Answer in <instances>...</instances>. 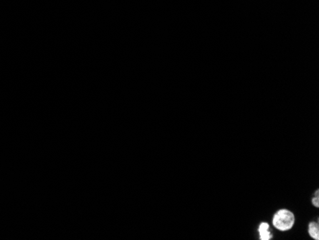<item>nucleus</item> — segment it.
Returning <instances> with one entry per match:
<instances>
[{
  "label": "nucleus",
  "instance_id": "2",
  "mask_svg": "<svg viewBox=\"0 0 319 240\" xmlns=\"http://www.w3.org/2000/svg\"><path fill=\"white\" fill-rule=\"evenodd\" d=\"M258 233L261 240H270L273 239V235L270 232V225L267 222L260 224L258 228Z\"/></svg>",
  "mask_w": 319,
  "mask_h": 240
},
{
  "label": "nucleus",
  "instance_id": "3",
  "mask_svg": "<svg viewBox=\"0 0 319 240\" xmlns=\"http://www.w3.org/2000/svg\"><path fill=\"white\" fill-rule=\"evenodd\" d=\"M309 234L314 240H319V225L318 222H311L309 225Z\"/></svg>",
  "mask_w": 319,
  "mask_h": 240
},
{
  "label": "nucleus",
  "instance_id": "1",
  "mask_svg": "<svg viewBox=\"0 0 319 240\" xmlns=\"http://www.w3.org/2000/svg\"><path fill=\"white\" fill-rule=\"evenodd\" d=\"M295 221V215L291 211L286 209H282L276 212L273 218L274 228L281 232L290 231L294 227Z\"/></svg>",
  "mask_w": 319,
  "mask_h": 240
},
{
  "label": "nucleus",
  "instance_id": "4",
  "mask_svg": "<svg viewBox=\"0 0 319 240\" xmlns=\"http://www.w3.org/2000/svg\"><path fill=\"white\" fill-rule=\"evenodd\" d=\"M319 190L316 192V196L313 198V200H312V203H313V205H315V207H317V208H319Z\"/></svg>",
  "mask_w": 319,
  "mask_h": 240
}]
</instances>
